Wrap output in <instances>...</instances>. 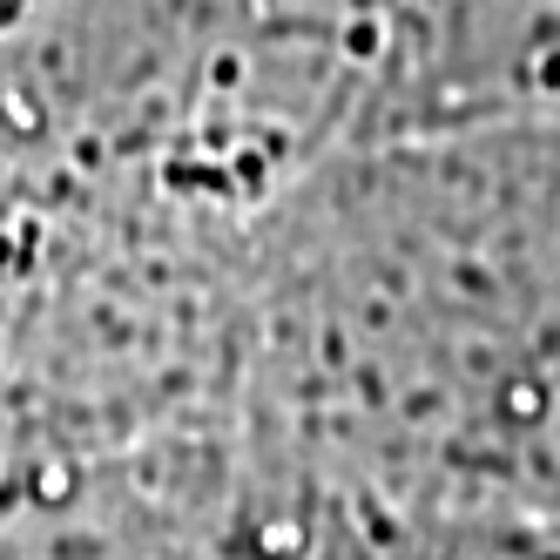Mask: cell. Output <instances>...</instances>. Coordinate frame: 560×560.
I'll list each match as a JSON object with an SVG mask.
<instances>
[{
	"label": "cell",
	"mask_w": 560,
	"mask_h": 560,
	"mask_svg": "<svg viewBox=\"0 0 560 560\" xmlns=\"http://www.w3.org/2000/svg\"><path fill=\"white\" fill-rule=\"evenodd\" d=\"M8 8H21V0H0V14H8Z\"/></svg>",
	"instance_id": "1"
}]
</instances>
